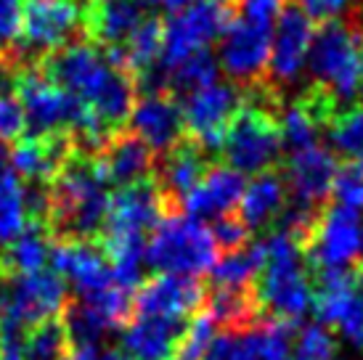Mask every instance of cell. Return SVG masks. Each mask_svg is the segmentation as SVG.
I'll use <instances>...</instances> for the list:
<instances>
[{"label":"cell","mask_w":363,"mask_h":360,"mask_svg":"<svg viewBox=\"0 0 363 360\" xmlns=\"http://www.w3.org/2000/svg\"><path fill=\"white\" fill-rule=\"evenodd\" d=\"M215 329H218V323L204 308L199 313H194L191 318L186 320V329H183L170 360H202L212 337H215Z\"/></svg>","instance_id":"34"},{"label":"cell","mask_w":363,"mask_h":360,"mask_svg":"<svg viewBox=\"0 0 363 360\" xmlns=\"http://www.w3.org/2000/svg\"><path fill=\"white\" fill-rule=\"evenodd\" d=\"M300 11L311 21L318 24H329V21H340L350 16L355 9V0H294Z\"/></svg>","instance_id":"40"},{"label":"cell","mask_w":363,"mask_h":360,"mask_svg":"<svg viewBox=\"0 0 363 360\" xmlns=\"http://www.w3.org/2000/svg\"><path fill=\"white\" fill-rule=\"evenodd\" d=\"M128 130L135 133L152 151L164 154L186 135L183 109L170 93H149L141 101H135Z\"/></svg>","instance_id":"18"},{"label":"cell","mask_w":363,"mask_h":360,"mask_svg":"<svg viewBox=\"0 0 363 360\" xmlns=\"http://www.w3.org/2000/svg\"><path fill=\"white\" fill-rule=\"evenodd\" d=\"M292 320L268 318L260 323V358L257 360H292Z\"/></svg>","instance_id":"35"},{"label":"cell","mask_w":363,"mask_h":360,"mask_svg":"<svg viewBox=\"0 0 363 360\" xmlns=\"http://www.w3.org/2000/svg\"><path fill=\"white\" fill-rule=\"evenodd\" d=\"M181 109L186 135L199 140L212 154L220 149L225 128L231 125L236 111L242 109V90L228 82H212L207 88L186 96V106Z\"/></svg>","instance_id":"9"},{"label":"cell","mask_w":363,"mask_h":360,"mask_svg":"<svg viewBox=\"0 0 363 360\" xmlns=\"http://www.w3.org/2000/svg\"><path fill=\"white\" fill-rule=\"evenodd\" d=\"M27 135V117L13 90L0 93V143H16Z\"/></svg>","instance_id":"38"},{"label":"cell","mask_w":363,"mask_h":360,"mask_svg":"<svg viewBox=\"0 0 363 360\" xmlns=\"http://www.w3.org/2000/svg\"><path fill=\"white\" fill-rule=\"evenodd\" d=\"M337 157L323 146H311L303 151H292V157L284 164V180L289 199L311 204L321 210L332 196V183L337 175Z\"/></svg>","instance_id":"17"},{"label":"cell","mask_w":363,"mask_h":360,"mask_svg":"<svg viewBox=\"0 0 363 360\" xmlns=\"http://www.w3.org/2000/svg\"><path fill=\"white\" fill-rule=\"evenodd\" d=\"M210 164V151L191 135H183L172 149L162 154V159L154 164V183H157L170 215L181 212L183 196L202 180Z\"/></svg>","instance_id":"15"},{"label":"cell","mask_w":363,"mask_h":360,"mask_svg":"<svg viewBox=\"0 0 363 360\" xmlns=\"http://www.w3.org/2000/svg\"><path fill=\"white\" fill-rule=\"evenodd\" d=\"M51 260L61 279L77 286L80 297L111 283L109 260L99 247V241H56Z\"/></svg>","instance_id":"20"},{"label":"cell","mask_w":363,"mask_h":360,"mask_svg":"<svg viewBox=\"0 0 363 360\" xmlns=\"http://www.w3.org/2000/svg\"><path fill=\"white\" fill-rule=\"evenodd\" d=\"M61 320L69 337V344H99L111 331L106 320L93 310L85 300H69L61 310Z\"/></svg>","instance_id":"29"},{"label":"cell","mask_w":363,"mask_h":360,"mask_svg":"<svg viewBox=\"0 0 363 360\" xmlns=\"http://www.w3.org/2000/svg\"><path fill=\"white\" fill-rule=\"evenodd\" d=\"M149 6H157V9H167V11H175L181 9L183 3H189V0H146Z\"/></svg>","instance_id":"43"},{"label":"cell","mask_w":363,"mask_h":360,"mask_svg":"<svg viewBox=\"0 0 363 360\" xmlns=\"http://www.w3.org/2000/svg\"><path fill=\"white\" fill-rule=\"evenodd\" d=\"M231 19L233 0H189L170 11V19L162 24L160 67L167 72L189 53L207 48L225 32Z\"/></svg>","instance_id":"7"},{"label":"cell","mask_w":363,"mask_h":360,"mask_svg":"<svg viewBox=\"0 0 363 360\" xmlns=\"http://www.w3.org/2000/svg\"><path fill=\"white\" fill-rule=\"evenodd\" d=\"M218 260V247L210 228L199 218L172 212L164 215L152 228V239L146 241L143 262L157 273H183L199 276Z\"/></svg>","instance_id":"6"},{"label":"cell","mask_w":363,"mask_h":360,"mask_svg":"<svg viewBox=\"0 0 363 360\" xmlns=\"http://www.w3.org/2000/svg\"><path fill=\"white\" fill-rule=\"evenodd\" d=\"M189 318L135 315L122 334V350L133 360H170Z\"/></svg>","instance_id":"22"},{"label":"cell","mask_w":363,"mask_h":360,"mask_svg":"<svg viewBox=\"0 0 363 360\" xmlns=\"http://www.w3.org/2000/svg\"><path fill=\"white\" fill-rule=\"evenodd\" d=\"M276 19H279V24L273 32L268 74H265V80L271 82L273 88H276V82L286 85V82L300 77L313 38V21L300 11V6L294 0L284 3Z\"/></svg>","instance_id":"14"},{"label":"cell","mask_w":363,"mask_h":360,"mask_svg":"<svg viewBox=\"0 0 363 360\" xmlns=\"http://www.w3.org/2000/svg\"><path fill=\"white\" fill-rule=\"evenodd\" d=\"M61 90L72 93L96 114L109 133L122 130L135 106V77L117 50L99 48L91 40H72L43 56L38 64Z\"/></svg>","instance_id":"1"},{"label":"cell","mask_w":363,"mask_h":360,"mask_svg":"<svg viewBox=\"0 0 363 360\" xmlns=\"http://www.w3.org/2000/svg\"><path fill=\"white\" fill-rule=\"evenodd\" d=\"M24 0H0V53L19 40Z\"/></svg>","instance_id":"41"},{"label":"cell","mask_w":363,"mask_h":360,"mask_svg":"<svg viewBox=\"0 0 363 360\" xmlns=\"http://www.w3.org/2000/svg\"><path fill=\"white\" fill-rule=\"evenodd\" d=\"M218 151L228 167L242 175L276 170L281 162L284 138L279 125V93L268 80L244 85L242 109L225 128Z\"/></svg>","instance_id":"3"},{"label":"cell","mask_w":363,"mask_h":360,"mask_svg":"<svg viewBox=\"0 0 363 360\" xmlns=\"http://www.w3.org/2000/svg\"><path fill=\"white\" fill-rule=\"evenodd\" d=\"M220 64L210 50H194L186 59H181L175 67L167 69V93L170 96H191L196 90L207 88L212 82H218Z\"/></svg>","instance_id":"26"},{"label":"cell","mask_w":363,"mask_h":360,"mask_svg":"<svg viewBox=\"0 0 363 360\" xmlns=\"http://www.w3.org/2000/svg\"><path fill=\"white\" fill-rule=\"evenodd\" d=\"M212 239H215V247L218 252H236L250 244V228L244 225L236 215H223L215 220V225L210 228Z\"/></svg>","instance_id":"39"},{"label":"cell","mask_w":363,"mask_h":360,"mask_svg":"<svg viewBox=\"0 0 363 360\" xmlns=\"http://www.w3.org/2000/svg\"><path fill=\"white\" fill-rule=\"evenodd\" d=\"M260 358V326L257 329H225L212 337L202 360H257Z\"/></svg>","instance_id":"32"},{"label":"cell","mask_w":363,"mask_h":360,"mask_svg":"<svg viewBox=\"0 0 363 360\" xmlns=\"http://www.w3.org/2000/svg\"><path fill=\"white\" fill-rule=\"evenodd\" d=\"M286 196H289V191H286L284 172H257V178L250 186H244L242 199L236 204L239 220L252 230H271L286 204Z\"/></svg>","instance_id":"23"},{"label":"cell","mask_w":363,"mask_h":360,"mask_svg":"<svg viewBox=\"0 0 363 360\" xmlns=\"http://www.w3.org/2000/svg\"><path fill=\"white\" fill-rule=\"evenodd\" d=\"M27 225L24 186L13 170L0 172V241H11Z\"/></svg>","instance_id":"31"},{"label":"cell","mask_w":363,"mask_h":360,"mask_svg":"<svg viewBox=\"0 0 363 360\" xmlns=\"http://www.w3.org/2000/svg\"><path fill=\"white\" fill-rule=\"evenodd\" d=\"M96 162H99L106 183L117 186V189L154 178V164H157L154 151L128 128L111 133L109 138L104 140V146L96 154Z\"/></svg>","instance_id":"19"},{"label":"cell","mask_w":363,"mask_h":360,"mask_svg":"<svg viewBox=\"0 0 363 360\" xmlns=\"http://www.w3.org/2000/svg\"><path fill=\"white\" fill-rule=\"evenodd\" d=\"M9 294L0 297V310L19 318L24 326H35L45 318H53L69 302L67 281L56 270H38L30 276L9 279Z\"/></svg>","instance_id":"13"},{"label":"cell","mask_w":363,"mask_h":360,"mask_svg":"<svg viewBox=\"0 0 363 360\" xmlns=\"http://www.w3.org/2000/svg\"><path fill=\"white\" fill-rule=\"evenodd\" d=\"M265 262L255 291L265 315L279 320H300L311 308L313 286L303 270V252L297 247V241L284 233V230H271V236L262 241Z\"/></svg>","instance_id":"4"},{"label":"cell","mask_w":363,"mask_h":360,"mask_svg":"<svg viewBox=\"0 0 363 360\" xmlns=\"http://www.w3.org/2000/svg\"><path fill=\"white\" fill-rule=\"evenodd\" d=\"M329 138L340 154L350 159L363 157V106L353 103L337 111V117L329 125Z\"/></svg>","instance_id":"33"},{"label":"cell","mask_w":363,"mask_h":360,"mask_svg":"<svg viewBox=\"0 0 363 360\" xmlns=\"http://www.w3.org/2000/svg\"><path fill=\"white\" fill-rule=\"evenodd\" d=\"M106 360H133L125 350H106Z\"/></svg>","instance_id":"44"},{"label":"cell","mask_w":363,"mask_h":360,"mask_svg":"<svg viewBox=\"0 0 363 360\" xmlns=\"http://www.w3.org/2000/svg\"><path fill=\"white\" fill-rule=\"evenodd\" d=\"M313 82L332 93L340 103L363 93V32L355 21H329L311 38L308 59Z\"/></svg>","instance_id":"5"},{"label":"cell","mask_w":363,"mask_h":360,"mask_svg":"<svg viewBox=\"0 0 363 360\" xmlns=\"http://www.w3.org/2000/svg\"><path fill=\"white\" fill-rule=\"evenodd\" d=\"M67 350H69V337L59 315L40 320L27 331L24 360H61Z\"/></svg>","instance_id":"30"},{"label":"cell","mask_w":363,"mask_h":360,"mask_svg":"<svg viewBox=\"0 0 363 360\" xmlns=\"http://www.w3.org/2000/svg\"><path fill=\"white\" fill-rule=\"evenodd\" d=\"M332 193L337 204H342L347 210H363V157L361 159H350L347 164L337 167Z\"/></svg>","instance_id":"37"},{"label":"cell","mask_w":363,"mask_h":360,"mask_svg":"<svg viewBox=\"0 0 363 360\" xmlns=\"http://www.w3.org/2000/svg\"><path fill=\"white\" fill-rule=\"evenodd\" d=\"M315 276L329 270L350 268L361 252V223L358 212L342 204L318 212V220L300 247Z\"/></svg>","instance_id":"8"},{"label":"cell","mask_w":363,"mask_h":360,"mask_svg":"<svg viewBox=\"0 0 363 360\" xmlns=\"http://www.w3.org/2000/svg\"><path fill=\"white\" fill-rule=\"evenodd\" d=\"M361 252H363V230H361ZM361 265H363V260H361Z\"/></svg>","instance_id":"45"},{"label":"cell","mask_w":363,"mask_h":360,"mask_svg":"<svg viewBox=\"0 0 363 360\" xmlns=\"http://www.w3.org/2000/svg\"><path fill=\"white\" fill-rule=\"evenodd\" d=\"M48 236L56 241H96L109 212V183L96 157L72 154L48 180Z\"/></svg>","instance_id":"2"},{"label":"cell","mask_w":363,"mask_h":360,"mask_svg":"<svg viewBox=\"0 0 363 360\" xmlns=\"http://www.w3.org/2000/svg\"><path fill=\"white\" fill-rule=\"evenodd\" d=\"M265 252L262 244H247L236 252H225L220 260L212 262L210 281L212 286L223 289H242V286H255V281L260 276Z\"/></svg>","instance_id":"25"},{"label":"cell","mask_w":363,"mask_h":360,"mask_svg":"<svg viewBox=\"0 0 363 360\" xmlns=\"http://www.w3.org/2000/svg\"><path fill=\"white\" fill-rule=\"evenodd\" d=\"M146 0H82V38L99 48H120L149 13Z\"/></svg>","instance_id":"16"},{"label":"cell","mask_w":363,"mask_h":360,"mask_svg":"<svg viewBox=\"0 0 363 360\" xmlns=\"http://www.w3.org/2000/svg\"><path fill=\"white\" fill-rule=\"evenodd\" d=\"M292 360H337V342L323 323H311L297 334Z\"/></svg>","instance_id":"36"},{"label":"cell","mask_w":363,"mask_h":360,"mask_svg":"<svg viewBox=\"0 0 363 360\" xmlns=\"http://www.w3.org/2000/svg\"><path fill=\"white\" fill-rule=\"evenodd\" d=\"M51 257L48 252V233L38 225H30L21 233H16L6 249L0 252V279H16L30 276L45 268Z\"/></svg>","instance_id":"24"},{"label":"cell","mask_w":363,"mask_h":360,"mask_svg":"<svg viewBox=\"0 0 363 360\" xmlns=\"http://www.w3.org/2000/svg\"><path fill=\"white\" fill-rule=\"evenodd\" d=\"M244 186L247 183L242 172H236L233 167H223V164H210L202 180L183 196L181 210L199 220L231 215L242 199Z\"/></svg>","instance_id":"21"},{"label":"cell","mask_w":363,"mask_h":360,"mask_svg":"<svg viewBox=\"0 0 363 360\" xmlns=\"http://www.w3.org/2000/svg\"><path fill=\"white\" fill-rule=\"evenodd\" d=\"M164 215H170V212H167V204L162 199L154 178L122 186L109 199V212H106V220H104L99 239L146 236Z\"/></svg>","instance_id":"12"},{"label":"cell","mask_w":363,"mask_h":360,"mask_svg":"<svg viewBox=\"0 0 363 360\" xmlns=\"http://www.w3.org/2000/svg\"><path fill=\"white\" fill-rule=\"evenodd\" d=\"M114 50L120 53L122 64L133 72V77H138L141 72H146L149 67H154V64L160 61L162 19H157V16H146V19L133 30L130 38Z\"/></svg>","instance_id":"27"},{"label":"cell","mask_w":363,"mask_h":360,"mask_svg":"<svg viewBox=\"0 0 363 360\" xmlns=\"http://www.w3.org/2000/svg\"><path fill=\"white\" fill-rule=\"evenodd\" d=\"M207 300V286L199 276L157 273L141 281L133 294V315H162V318H191Z\"/></svg>","instance_id":"11"},{"label":"cell","mask_w":363,"mask_h":360,"mask_svg":"<svg viewBox=\"0 0 363 360\" xmlns=\"http://www.w3.org/2000/svg\"><path fill=\"white\" fill-rule=\"evenodd\" d=\"M220 64L242 85L265 80L268 74V56H271V24H257L244 16L228 21L220 35Z\"/></svg>","instance_id":"10"},{"label":"cell","mask_w":363,"mask_h":360,"mask_svg":"<svg viewBox=\"0 0 363 360\" xmlns=\"http://www.w3.org/2000/svg\"><path fill=\"white\" fill-rule=\"evenodd\" d=\"M281 138L289 151H303L311 146H318V135L323 133V125L315 120V114L303 99H297L292 106H286L281 114Z\"/></svg>","instance_id":"28"},{"label":"cell","mask_w":363,"mask_h":360,"mask_svg":"<svg viewBox=\"0 0 363 360\" xmlns=\"http://www.w3.org/2000/svg\"><path fill=\"white\" fill-rule=\"evenodd\" d=\"M61 360H106V350H101L99 344H69Z\"/></svg>","instance_id":"42"}]
</instances>
